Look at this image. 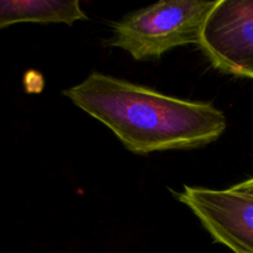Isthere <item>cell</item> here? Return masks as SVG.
Here are the masks:
<instances>
[{"instance_id": "1", "label": "cell", "mask_w": 253, "mask_h": 253, "mask_svg": "<svg viewBox=\"0 0 253 253\" xmlns=\"http://www.w3.org/2000/svg\"><path fill=\"white\" fill-rule=\"evenodd\" d=\"M62 94L110 128L136 155L207 146L227 125L225 114L211 103L166 95L99 72Z\"/></svg>"}, {"instance_id": "2", "label": "cell", "mask_w": 253, "mask_h": 253, "mask_svg": "<svg viewBox=\"0 0 253 253\" xmlns=\"http://www.w3.org/2000/svg\"><path fill=\"white\" fill-rule=\"evenodd\" d=\"M219 0H162L114 24L111 47L136 61L160 58L175 47L199 44L208 17Z\"/></svg>"}, {"instance_id": "3", "label": "cell", "mask_w": 253, "mask_h": 253, "mask_svg": "<svg viewBox=\"0 0 253 253\" xmlns=\"http://www.w3.org/2000/svg\"><path fill=\"white\" fill-rule=\"evenodd\" d=\"M199 47L221 73L253 79V0H219Z\"/></svg>"}, {"instance_id": "4", "label": "cell", "mask_w": 253, "mask_h": 253, "mask_svg": "<svg viewBox=\"0 0 253 253\" xmlns=\"http://www.w3.org/2000/svg\"><path fill=\"white\" fill-rule=\"evenodd\" d=\"M189 208L215 242L234 253H253V198L225 190L184 185L173 193Z\"/></svg>"}, {"instance_id": "5", "label": "cell", "mask_w": 253, "mask_h": 253, "mask_svg": "<svg viewBox=\"0 0 253 253\" xmlns=\"http://www.w3.org/2000/svg\"><path fill=\"white\" fill-rule=\"evenodd\" d=\"M88 20L79 0H0V30L20 22L67 24Z\"/></svg>"}, {"instance_id": "6", "label": "cell", "mask_w": 253, "mask_h": 253, "mask_svg": "<svg viewBox=\"0 0 253 253\" xmlns=\"http://www.w3.org/2000/svg\"><path fill=\"white\" fill-rule=\"evenodd\" d=\"M230 189L235 193H239V194L253 198V178L239 183V184L234 185V187H230Z\"/></svg>"}]
</instances>
